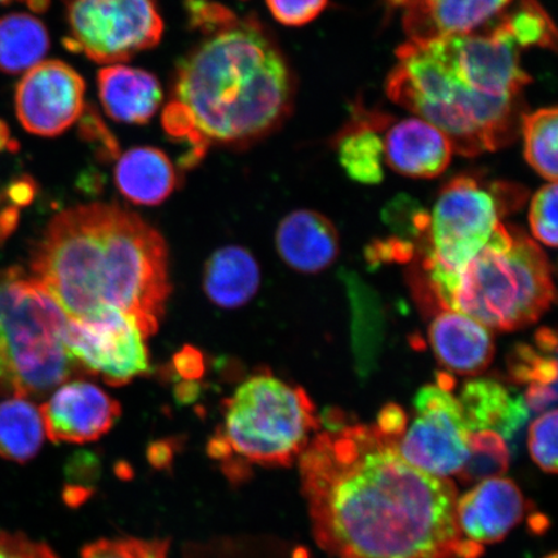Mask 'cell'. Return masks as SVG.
<instances>
[{"label": "cell", "mask_w": 558, "mask_h": 558, "mask_svg": "<svg viewBox=\"0 0 558 558\" xmlns=\"http://www.w3.org/2000/svg\"><path fill=\"white\" fill-rule=\"evenodd\" d=\"M376 425L320 432L299 457L314 541L335 558H480L452 481L409 464Z\"/></svg>", "instance_id": "1"}, {"label": "cell", "mask_w": 558, "mask_h": 558, "mask_svg": "<svg viewBox=\"0 0 558 558\" xmlns=\"http://www.w3.org/2000/svg\"><path fill=\"white\" fill-rule=\"evenodd\" d=\"M179 61L163 111L171 137L191 146L185 166L211 145L246 146L274 134L294 107L296 82L270 33L232 13Z\"/></svg>", "instance_id": "2"}, {"label": "cell", "mask_w": 558, "mask_h": 558, "mask_svg": "<svg viewBox=\"0 0 558 558\" xmlns=\"http://www.w3.org/2000/svg\"><path fill=\"white\" fill-rule=\"evenodd\" d=\"M520 51L497 25L409 39L396 51L387 95L444 132L458 155L497 151L514 142L525 114L523 94L532 80Z\"/></svg>", "instance_id": "3"}, {"label": "cell", "mask_w": 558, "mask_h": 558, "mask_svg": "<svg viewBox=\"0 0 558 558\" xmlns=\"http://www.w3.org/2000/svg\"><path fill=\"white\" fill-rule=\"evenodd\" d=\"M32 270L69 318L113 308L134 318L145 338L157 332L171 292L162 235L114 205L56 215L33 251Z\"/></svg>", "instance_id": "4"}, {"label": "cell", "mask_w": 558, "mask_h": 558, "mask_svg": "<svg viewBox=\"0 0 558 558\" xmlns=\"http://www.w3.org/2000/svg\"><path fill=\"white\" fill-rule=\"evenodd\" d=\"M555 299L553 267L538 243L499 222L460 271L452 311L488 330L508 332L535 324Z\"/></svg>", "instance_id": "5"}, {"label": "cell", "mask_w": 558, "mask_h": 558, "mask_svg": "<svg viewBox=\"0 0 558 558\" xmlns=\"http://www.w3.org/2000/svg\"><path fill=\"white\" fill-rule=\"evenodd\" d=\"M66 313L34 277L0 269V393L41 399L73 373Z\"/></svg>", "instance_id": "6"}, {"label": "cell", "mask_w": 558, "mask_h": 558, "mask_svg": "<svg viewBox=\"0 0 558 558\" xmlns=\"http://www.w3.org/2000/svg\"><path fill=\"white\" fill-rule=\"evenodd\" d=\"M319 416L302 387L271 374L251 376L226 402L225 428L209 442L219 459L241 463L291 466L319 428Z\"/></svg>", "instance_id": "7"}, {"label": "cell", "mask_w": 558, "mask_h": 558, "mask_svg": "<svg viewBox=\"0 0 558 558\" xmlns=\"http://www.w3.org/2000/svg\"><path fill=\"white\" fill-rule=\"evenodd\" d=\"M493 194L476 179L458 177L439 192L429 216L423 268L442 308H451L459 275L499 226Z\"/></svg>", "instance_id": "8"}, {"label": "cell", "mask_w": 558, "mask_h": 558, "mask_svg": "<svg viewBox=\"0 0 558 558\" xmlns=\"http://www.w3.org/2000/svg\"><path fill=\"white\" fill-rule=\"evenodd\" d=\"M66 46L99 64L129 61L163 34L157 0H69Z\"/></svg>", "instance_id": "9"}, {"label": "cell", "mask_w": 558, "mask_h": 558, "mask_svg": "<svg viewBox=\"0 0 558 558\" xmlns=\"http://www.w3.org/2000/svg\"><path fill=\"white\" fill-rule=\"evenodd\" d=\"M145 339L134 318L113 308L82 319L69 318L65 331L70 359L114 387L150 372Z\"/></svg>", "instance_id": "10"}, {"label": "cell", "mask_w": 558, "mask_h": 558, "mask_svg": "<svg viewBox=\"0 0 558 558\" xmlns=\"http://www.w3.org/2000/svg\"><path fill=\"white\" fill-rule=\"evenodd\" d=\"M417 417L399 442L401 456L430 476L448 478L463 470L470 458V434L456 396L441 387L425 386L415 396Z\"/></svg>", "instance_id": "11"}, {"label": "cell", "mask_w": 558, "mask_h": 558, "mask_svg": "<svg viewBox=\"0 0 558 558\" xmlns=\"http://www.w3.org/2000/svg\"><path fill=\"white\" fill-rule=\"evenodd\" d=\"M86 83L59 60L39 62L27 70L15 93L16 116L33 135H61L85 111Z\"/></svg>", "instance_id": "12"}, {"label": "cell", "mask_w": 558, "mask_h": 558, "mask_svg": "<svg viewBox=\"0 0 558 558\" xmlns=\"http://www.w3.org/2000/svg\"><path fill=\"white\" fill-rule=\"evenodd\" d=\"M39 410L46 436L54 444L96 441L121 416V404L87 381L64 384Z\"/></svg>", "instance_id": "13"}, {"label": "cell", "mask_w": 558, "mask_h": 558, "mask_svg": "<svg viewBox=\"0 0 558 558\" xmlns=\"http://www.w3.org/2000/svg\"><path fill=\"white\" fill-rule=\"evenodd\" d=\"M402 10L409 39L490 29L519 0H390Z\"/></svg>", "instance_id": "14"}, {"label": "cell", "mask_w": 558, "mask_h": 558, "mask_svg": "<svg viewBox=\"0 0 558 558\" xmlns=\"http://www.w3.org/2000/svg\"><path fill=\"white\" fill-rule=\"evenodd\" d=\"M526 512L520 487L509 478L481 481L457 501V521L464 538L484 544L504 541Z\"/></svg>", "instance_id": "15"}, {"label": "cell", "mask_w": 558, "mask_h": 558, "mask_svg": "<svg viewBox=\"0 0 558 558\" xmlns=\"http://www.w3.org/2000/svg\"><path fill=\"white\" fill-rule=\"evenodd\" d=\"M383 142L384 160L402 177L435 179L449 169L453 153L450 140L422 118L395 123Z\"/></svg>", "instance_id": "16"}, {"label": "cell", "mask_w": 558, "mask_h": 558, "mask_svg": "<svg viewBox=\"0 0 558 558\" xmlns=\"http://www.w3.org/2000/svg\"><path fill=\"white\" fill-rule=\"evenodd\" d=\"M428 337L437 361L452 374L476 376L492 365L495 354L492 330L462 312L438 313L432 320Z\"/></svg>", "instance_id": "17"}, {"label": "cell", "mask_w": 558, "mask_h": 558, "mask_svg": "<svg viewBox=\"0 0 558 558\" xmlns=\"http://www.w3.org/2000/svg\"><path fill=\"white\" fill-rule=\"evenodd\" d=\"M276 247L291 269L317 275L338 260L340 239L325 215L313 209H296L279 222Z\"/></svg>", "instance_id": "18"}, {"label": "cell", "mask_w": 558, "mask_h": 558, "mask_svg": "<svg viewBox=\"0 0 558 558\" xmlns=\"http://www.w3.org/2000/svg\"><path fill=\"white\" fill-rule=\"evenodd\" d=\"M97 89L105 113L122 123L149 122L163 100L162 87L155 75L123 65L101 69L97 74Z\"/></svg>", "instance_id": "19"}, {"label": "cell", "mask_w": 558, "mask_h": 558, "mask_svg": "<svg viewBox=\"0 0 558 558\" xmlns=\"http://www.w3.org/2000/svg\"><path fill=\"white\" fill-rule=\"evenodd\" d=\"M114 178L124 197L142 206L162 204L178 184V174L170 158L151 146L125 151L118 160Z\"/></svg>", "instance_id": "20"}, {"label": "cell", "mask_w": 558, "mask_h": 558, "mask_svg": "<svg viewBox=\"0 0 558 558\" xmlns=\"http://www.w3.org/2000/svg\"><path fill=\"white\" fill-rule=\"evenodd\" d=\"M260 281L259 264L242 247L216 251L206 264L205 291L220 308L234 310L248 303L259 290Z\"/></svg>", "instance_id": "21"}, {"label": "cell", "mask_w": 558, "mask_h": 558, "mask_svg": "<svg viewBox=\"0 0 558 558\" xmlns=\"http://www.w3.org/2000/svg\"><path fill=\"white\" fill-rule=\"evenodd\" d=\"M341 131L337 150L340 166L355 183L378 185L384 179V142L387 118L362 113Z\"/></svg>", "instance_id": "22"}, {"label": "cell", "mask_w": 558, "mask_h": 558, "mask_svg": "<svg viewBox=\"0 0 558 558\" xmlns=\"http://www.w3.org/2000/svg\"><path fill=\"white\" fill-rule=\"evenodd\" d=\"M50 50L47 27L29 13H9L0 17V72L26 73Z\"/></svg>", "instance_id": "23"}, {"label": "cell", "mask_w": 558, "mask_h": 558, "mask_svg": "<svg viewBox=\"0 0 558 558\" xmlns=\"http://www.w3.org/2000/svg\"><path fill=\"white\" fill-rule=\"evenodd\" d=\"M45 437L44 417L33 402L20 397L0 402V457L16 463L29 462Z\"/></svg>", "instance_id": "24"}, {"label": "cell", "mask_w": 558, "mask_h": 558, "mask_svg": "<svg viewBox=\"0 0 558 558\" xmlns=\"http://www.w3.org/2000/svg\"><path fill=\"white\" fill-rule=\"evenodd\" d=\"M514 400L505 386L488 379L466 381L458 399L470 432H498L511 413Z\"/></svg>", "instance_id": "25"}, {"label": "cell", "mask_w": 558, "mask_h": 558, "mask_svg": "<svg viewBox=\"0 0 558 558\" xmlns=\"http://www.w3.org/2000/svg\"><path fill=\"white\" fill-rule=\"evenodd\" d=\"M523 156L532 169L549 183H557L558 111L543 108L521 118Z\"/></svg>", "instance_id": "26"}, {"label": "cell", "mask_w": 558, "mask_h": 558, "mask_svg": "<svg viewBox=\"0 0 558 558\" xmlns=\"http://www.w3.org/2000/svg\"><path fill=\"white\" fill-rule=\"evenodd\" d=\"M513 44L522 48L557 50V31L539 0H519L497 24Z\"/></svg>", "instance_id": "27"}, {"label": "cell", "mask_w": 558, "mask_h": 558, "mask_svg": "<svg viewBox=\"0 0 558 558\" xmlns=\"http://www.w3.org/2000/svg\"><path fill=\"white\" fill-rule=\"evenodd\" d=\"M185 558H314L308 548L281 539L247 536L187 548Z\"/></svg>", "instance_id": "28"}, {"label": "cell", "mask_w": 558, "mask_h": 558, "mask_svg": "<svg viewBox=\"0 0 558 558\" xmlns=\"http://www.w3.org/2000/svg\"><path fill=\"white\" fill-rule=\"evenodd\" d=\"M509 457L506 439L498 432H471L470 458L458 473L460 483L472 485L504 476L509 469Z\"/></svg>", "instance_id": "29"}, {"label": "cell", "mask_w": 558, "mask_h": 558, "mask_svg": "<svg viewBox=\"0 0 558 558\" xmlns=\"http://www.w3.org/2000/svg\"><path fill=\"white\" fill-rule=\"evenodd\" d=\"M508 372L519 384H554L557 383V359L532 345L518 344L508 355Z\"/></svg>", "instance_id": "30"}, {"label": "cell", "mask_w": 558, "mask_h": 558, "mask_svg": "<svg viewBox=\"0 0 558 558\" xmlns=\"http://www.w3.org/2000/svg\"><path fill=\"white\" fill-rule=\"evenodd\" d=\"M170 542L160 539H101L82 549V558H169Z\"/></svg>", "instance_id": "31"}, {"label": "cell", "mask_w": 558, "mask_h": 558, "mask_svg": "<svg viewBox=\"0 0 558 558\" xmlns=\"http://www.w3.org/2000/svg\"><path fill=\"white\" fill-rule=\"evenodd\" d=\"M557 410L542 413L529 429V451L536 465L547 473H557Z\"/></svg>", "instance_id": "32"}, {"label": "cell", "mask_w": 558, "mask_h": 558, "mask_svg": "<svg viewBox=\"0 0 558 558\" xmlns=\"http://www.w3.org/2000/svg\"><path fill=\"white\" fill-rule=\"evenodd\" d=\"M557 183L544 185L530 205V228L536 241L557 247Z\"/></svg>", "instance_id": "33"}, {"label": "cell", "mask_w": 558, "mask_h": 558, "mask_svg": "<svg viewBox=\"0 0 558 558\" xmlns=\"http://www.w3.org/2000/svg\"><path fill=\"white\" fill-rule=\"evenodd\" d=\"M274 17L286 26H304L316 20L329 0H267Z\"/></svg>", "instance_id": "34"}, {"label": "cell", "mask_w": 558, "mask_h": 558, "mask_svg": "<svg viewBox=\"0 0 558 558\" xmlns=\"http://www.w3.org/2000/svg\"><path fill=\"white\" fill-rule=\"evenodd\" d=\"M0 558H59L45 543L0 530Z\"/></svg>", "instance_id": "35"}, {"label": "cell", "mask_w": 558, "mask_h": 558, "mask_svg": "<svg viewBox=\"0 0 558 558\" xmlns=\"http://www.w3.org/2000/svg\"><path fill=\"white\" fill-rule=\"evenodd\" d=\"M415 246L413 242L393 236L386 241H375L366 250V257L368 263L381 264L389 262L404 263L409 262L414 256Z\"/></svg>", "instance_id": "36"}, {"label": "cell", "mask_w": 558, "mask_h": 558, "mask_svg": "<svg viewBox=\"0 0 558 558\" xmlns=\"http://www.w3.org/2000/svg\"><path fill=\"white\" fill-rule=\"evenodd\" d=\"M384 436L400 441L404 430L408 429V416L397 403H388L378 415V423L375 424Z\"/></svg>", "instance_id": "37"}, {"label": "cell", "mask_w": 558, "mask_h": 558, "mask_svg": "<svg viewBox=\"0 0 558 558\" xmlns=\"http://www.w3.org/2000/svg\"><path fill=\"white\" fill-rule=\"evenodd\" d=\"M523 400H525L530 411H535V413H546L550 408L555 409L557 383L530 384Z\"/></svg>", "instance_id": "38"}, {"label": "cell", "mask_w": 558, "mask_h": 558, "mask_svg": "<svg viewBox=\"0 0 558 558\" xmlns=\"http://www.w3.org/2000/svg\"><path fill=\"white\" fill-rule=\"evenodd\" d=\"M35 193L34 181L29 178H21L10 185L7 191V197H9L12 204L17 207L29 205L33 201Z\"/></svg>", "instance_id": "39"}, {"label": "cell", "mask_w": 558, "mask_h": 558, "mask_svg": "<svg viewBox=\"0 0 558 558\" xmlns=\"http://www.w3.org/2000/svg\"><path fill=\"white\" fill-rule=\"evenodd\" d=\"M177 365L185 378H197L202 373V366H204L199 353L191 348H186L183 353L178 355Z\"/></svg>", "instance_id": "40"}, {"label": "cell", "mask_w": 558, "mask_h": 558, "mask_svg": "<svg viewBox=\"0 0 558 558\" xmlns=\"http://www.w3.org/2000/svg\"><path fill=\"white\" fill-rule=\"evenodd\" d=\"M535 341L536 345H538L539 351L547 354L556 355L557 338L556 333L553 330L546 329V327H544V329H541L538 332H536Z\"/></svg>", "instance_id": "41"}, {"label": "cell", "mask_w": 558, "mask_h": 558, "mask_svg": "<svg viewBox=\"0 0 558 558\" xmlns=\"http://www.w3.org/2000/svg\"><path fill=\"white\" fill-rule=\"evenodd\" d=\"M19 214L13 208H7L5 211L0 214V242L7 239L16 227Z\"/></svg>", "instance_id": "42"}, {"label": "cell", "mask_w": 558, "mask_h": 558, "mask_svg": "<svg viewBox=\"0 0 558 558\" xmlns=\"http://www.w3.org/2000/svg\"><path fill=\"white\" fill-rule=\"evenodd\" d=\"M13 145H17V143L13 142L9 125L0 120V153L12 150Z\"/></svg>", "instance_id": "43"}, {"label": "cell", "mask_w": 558, "mask_h": 558, "mask_svg": "<svg viewBox=\"0 0 558 558\" xmlns=\"http://www.w3.org/2000/svg\"><path fill=\"white\" fill-rule=\"evenodd\" d=\"M150 459L153 460V463L157 464H165L166 459L171 457V452L169 449H167V446H160L157 444L155 446V451L149 452Z\"/></svg>", "instance_id": "44"}, {"label": "cell", "mask_w": 558, "mask_h": 558, "mask_svg": "<svg viewBox=\"0 0 558 558\" xmlns=\"http://www.w3.org/2000/svg\"><path fill=\"white\" fill-rule=\"evenodd\" d=\"M530 526L535 530L536 534H541L548 526V521L544 515H533L532 521H530Z\"/></svg>", "instance_id": "45"}, {"label": "cell", "mask_w": 558, "mask_h": 558, "mask_svg": "<svg viewBox=\"0 0 558 558\" xmlns=\"http://www.w3.org/2000/svg\"><path fill=\"white\" fill-rule=\"evenodd\" d=\"M47 3L48 0H29V5L32 7V9L38 11L45 10Z\"/></svg>", "instance_id": "46"}, {"label": "cell", "mask_w": 558, "mask_h": 558, "mask_svg": "<svg viewBox=\"0 0 558 558\" xmlns=\"http://www.w3.org/2000/svg\"><path fill=\"white\" fill-rule=\"evenodd\" d=\"M12 0H0V5L9 4Z\"/></svg>", "instance_id": "47"}, {"label": "cell", "mask_w": 558, "mask_h": 558, "mask_svg": "<svg viewBox=\"0 0 558 558\" xmlns=\"http://www.w3.org/2000/svg\"><path fill=\"white\" fill-rule=\"evenodd\" d=\"M544 558H557V555H556V554H553V555H549V556L544 557Z\"/></svg>", "instance_id": "48"}]
</instances>
